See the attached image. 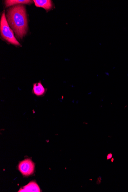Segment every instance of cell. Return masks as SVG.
Here are the masks:
<instances>
[{"instance_id": "6da1fadb", "label": "cell", "mask_w": 128, "mask_h": 192, "mask_svg": "<svg viewBox=\"0 0 128 192\" xmlns=\"http://www.w3.org/2000/svg\"><path fill=\"white\" fill-rule=\"evenodd\" d=\"M7 21L18 38H23L27 34L28 27L25 7L18 5L10 8L7 12Z\"/></svg>"}, {"instance_id": "7a4b0ae2", "label": "cell", "mask_w": 128, "mask_h": 192, "mask_svg": "<svg viewBox=\"0 0 128 192\" xmlns=\"http://www.w3.org/2000/svg\"><path fill=\"white\" fill-rule=\"evenodd\" d=\"M0 25L1 33L4 39L12 44L18 46L20 45V43L15 37L14 32L8 24L4 12L3 13L1 17Z\"/></svg>"}, {"instance_id": "3957f363", "label": "cell", "mask_w": 128, "mask_h": 192, "mask_svg": "<svg viewBox=\"0 0 128 192\" xmlns=\"http://www.w3.org/2000/svg\"><path fill=\"white\" fill-rule=\"evenodd\" d=\"M18 169L23 175L29 176L34 172L35 164L30 159H25L20 162Z\"/></svg>"}, {"instance_id": "277c9868", "label": "cell", "mask_w": 128, "mask_h": 192, "mask_svg": "<svg viewBox=\"0 0 128 192\" xmlns=\"http://www.w3.org/2000/svg\"><path fill=\"white\" fill-rule=\"evenodd\" d=\"M47 89L44 87L40 81L33 84L32 93L36 96L41 97L44 96Z\"/></svg>"}, {"instance_id": "5b68a950", "label": "cell", "mask_w": 128, "mask_h": 192, "mask_svg": "<svg viewBox=\"0 0 128 192\" xmlns=\"http://www.w3.org/2000/svg\"><path fill=\"white\" fill-rule=\"evenodd\" d=\"M33 2L36 6L44 8L46 10H50L52 8V3L50 0H34Z\"/></svg>"}, {"instance_id": "8992f818", "label": "cell", "mask_w": 128, "mask_h": 192, "mask_svg": "<svg viewBox=\"0 0 128 192\" xmlns=\"http://www.w3.org/2000/svg\"><path fill=\"white\" fill-rule=\"evenodd\" d=\"M18 192H40V190L35 182H31L24 187L23 189H20Z\"/></svg>"}, {"instance_id": "52a82bcc", "label": "cell", "mask_w": 128, "mask_h": 192, "mask_svg": "<svg viewBox=\"0 0 128 192\" xmlns=\"http://www.w3.org/2000/svg\"><path fill=\"white\" fill-rule=\"evenodd\" d=\"M32 1L29 0H6L5 4L6 7L13 5H22V4H30L33 3Z\"/></svg>"}, {"instance_id": "ba28073f", "label": "cell", "mask_w": 128, "mask_h": 192, "mask_svg": "<svg viewBox=\"0 0 128 192\" xmlns=\"http://www.w3.org/2000/svg\"><path fill=\"white\" fill-rule=\"evenodd\" d=\"M102 178L101 176H99L97 178L96 181V184L97 185H99L101 184L102 182Z\"/></svg>"}, {"instance_id": "9c48e42d", "label": "cell", "mask_w": 128, "mask_h": 192, "mask_svg": "<svg viewBox=\"0 0 128 192\" xmlns=\"http://www.w3.org/2000/svg\"><path fill=\"white\" fill-rule=\"evenodd\" d=\"M112 157H113V154H112V153H108L107 155V157H106L107 160H111Z\"/></svg>"}, {"instance_id": "30bf717a", "label": "cell", "mask_w": 128, "mask_h": 192, "mask_svg": "<svg viewBox=\"0 0 128 192\" xmlns=\"http://www.w3.org/2000/svg\"><path fill=\"white\" fill-rule=\"evenodd\" d=\"M111 162L112 163H113V162H114V158L112 157V158L111 159Z\"/></svg>"}, {"instance_id": "8fae6325", "label": "cell", "mask_w": 128, "mask_h": 192, "mask_svg": "<svg viewBox=\"0 0 128 192\" xmlns=\"http://www.w3.org/2000/svg\"><path fill=\"white\" fill-rule=\"evenodd\" d=\"M91 94H92V93H91V92H90V93H88V94H89V95H91Z\"/></svg>"}, {"instance_id": "7c38bea8", "label": "cell", "mask_w": 128, "mask_h": 192, "mask_svg": "<svg viewBox=\"0 0 128 192\" xmlns=\"http://www.w3.org/2000/svg\"><path fill=\"white\" fill-rule=\"evenodd\" d=\"M103 101H104V99H102L101 100V102H103Z\"/></svg>"}, {"instance_id": "4fadbf2b", "label": "cell", "mask_w": 128, "mask_h": 192, "mask_svg": "<svg viewBox=\"0 0 128 192\" xmlns=\"http://www.w3.org/2000/svg\"><path fill=\"white\" fill-rule=\"evenodd\" d=\"M89 180L91 181H93V180H92V179H89Z\"/></svg>"}]
</instances>
